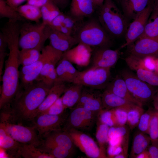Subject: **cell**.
<instances>
[{
	"mask_svg": "<svg viewBox=\"0 0 158 158\" xmlns=\"http://www.w3.org/2000/svg\"><path fill=\"white\" fill-rule=\"evenodd\" d=\"M155 0L138 14L130 23L125 34V42L119 48L120 49L133 44L143 34Z\"/></svg>",
	"mask_w": 158,
	"mask_h": 158,
	"instance_id": "obj_11",
	"label": "cell"
},
{
	"mask_svg": "<svg viewBox=\"0 0 158 158\" xmlns=\"http://www.w3.org/2000/svg\"><path fill=\"white\" fill-rule=\"evenodd\" d=\"M127 130L124 126L110 127L108 132V139L116 137H124Z\"/></svg>",
	"mask_w": 158,
	"mask_h": 158,
	"instance_id": "obj_45",
	"label": "cell"
},
{
	"mask_svg": "<svg viewBox=\"0 0 158 158\" xmlns=\"http://www.w3.org/2000/svg\"><path fill=\"white\" fill-rule=\"evenodd\" d=\"M126 154L123 152L120 154L115 156L114 158H125L127 157Z\"/></svg>",
	"mask_w": 158,
	"mask_h": 158,
	"instance_id": "obj_59",
	"label": "cell"
},
{
	"mask_svg": "<svg viewBox=\"0 0 158 158\" xmlns=\"http://www.w3.org/2000/svg\"><path fill=\"white\" fill-rule=\"evenodd\" d=\"M50 0H27V3L41 8Z\"/></svg>",
	"mask_w": 158,
	"mask_h": 158,
	"instance_id": "obj_51",
	"label": "cell"
},
{
	"mask_svg": "<svg viewBox=\"0 0 158 158\" xmlns=\"http://www.w3.org/2000/svg\"><path fill=\"white\" fill-rule=\"evenodd\" d=\"M152 112L150 111H148L144 113L141 116L138 126L140 131L148 134L149 125Z\"/></svg>",
	"mask_w": 158,
	"mask_h": 158,
	"instance_id": "obj_43",
	"label": "cell"
},
{
	"mask_svg": "<svg viewBox=\"0 0 158 158\" xmlns=\"http://www.w3.org/2000/svg\"><path fill=\"white\" fill-rule=\"evenodd\" d=\"M102 99L103 109L122 108L129 109L137 105L106 90L102 94Z\"/></svg>",
	"mask_w": 158,
	"mask_h": 158,
	"instance_id": "obj_24",
	"label": "cell"
},
{
	"mask_svg": "<svg viewBox=\"0 0 158 158\" xmlns=\"http://www.w3.org/2000/svg\"><path fill=\"white\" fill-rule=\"evenodd\" d=\"M56 71L57 75L56 82L72 83L79 72L71 61L63 57L57 64Z\"/></svg>",
	"mask_w": 158,
	"mask_h": 158,
	"instance_id": "obj_22",
	"label": "cell"
},
{
	"mask_svg": "<svg viewBox=\"0 0 158 158\" xmlns=\"http://www.w3.org/2000/svg\"><path fill=\"white\" fill-rule=\"evenodd\" d=\"M121 76L131 95L143 104L151 100L157 91L154 86L140 79L133 72L124 70Z\"/></svg>",
	"mask_w": 158,
	"mask_h": 158,
	"instance_id": "obj_7",
	"label": "cell"
},
{
	"mask_svg": "<svg viewBox=\"0 0 158 158\" xmlns=\"http://www.w3.org/2000/svg\"><path fill=\"white\" fill-rule=\"evenodd\" d=\"M27 0H5L9 6L14 9L21 5V4Z\"/></svg>",
	"mask_w": 158,
	"mask_h": 158,
	"instance_id": "obj_52",
	"label": "cell"
},
{
	"mask_svg": "<svg viewBox=\"0 0 158 158\" xmlns=\"http://www.w3.org/2000/svg\"><path fill=\"white\" fill-rule=\"evenodd\" d=\"M97 128L95 136L100 151L105 157L106 154L105 147L108 143V132L109 127L106 124L101 122L97 119L96 122Z\"/></svg>",
	"mask_w": 158,
	"mask_h": 158,
	"instance_id": "obj_33",
	"label": "cell"
},
{
	"mask_svg": "<svg viewBox=\"0 0 158 158\" xmlns=\"http://www.w3.org/2000/svg\"><path fill=\"white\" fill-rule=\"evenodd\" d=\"M153 104L155 109L158 110V89L155 93L153 99Z\"/></svg>",
	"mask_w": 158,
	"mask_h": 158,
	"instance_id": "obj_56",
	"label": "cell"
},
{
	"mask_svg": "<svg viewBox=\"0 0 158 158\" xmlns=\"http://www.w3.org/2000/svg\"><path fill=\"white\" fill-rule=\"evenodd\" d=\"M135 71L137 76L140 79L153 86L158 87V75L156 73L142 68Z\"/></svg>",
	"mask_w": 158,
	"mask_h": 158,
	"instance_id": "obj_39",
	"label": "cell"
},
{
	"mask_svg": "<svg viewBox=\"0 0 158 158\" xmlns=\"http://www.w3.org/2000/svg\"><path fill=\"white\" fill-rule=\"evenodd\" d=\"M112 109L116 118L118 126H124L127 123L128 112L129 109L122 108Z\"/></svg>",
	"mask_w": 158,
	"mask_h": 158,
	"instance_id": "obj_44",
	"label": "cell"
},
{
	"mask_svg": "<svg viewBox=\"0 0 158 158\" xmlns=\"http://www.w3.org/2000/svg\"><path fill=\"white\" fill-rule=\"evenodd\" d=\"M52 48V47L50 44L44 47L41 51L40 57L37 61L30 65L22 66L20 71V86H26L37 80Z\"/></svg>",
	"mask_w": 158,
	"mask_h": 158,
	"instance_id": "obj_13",
	"label": "cell"
},
{
	"mask_svg": "<svg viewBox=\"0 0 158 158\" xmlns=\"http://www.w3.org/2000/svg\"><path fill=\"white\" fill-rule=\"evenodd\" d=\"M92 0H71L69 15L78 21L90 16L94 11Z\"/></svg>",
	"mask_w": 158,
	"mask_h": 158,
	"instance_id": "obj_19",
	"label": "cell"
},
{
	"mask_svg": "<svg viewBox=\"0 0 158 158\" xmlns=\"http://www.w3.org/2000/svg\"><path fill=\"white\" fill-rule=\"evenodd\" d=\"M75 146L90 158H105L98 145L89 135L83 132L74 129L66 130Z\"/></svg>",
	"mask_w": 158,
	"mask_h": 158,
	"instance_id": "obj_12",
	"label": "cell"
},
{
	"mask_svg": "<svg viewBox=\"0 0 158 158\" xmlns=\"http://www.w3.org/2000/svg\"></svg>",
	"mask_w": 158,
	"mask_h": 158,
	"instance_id": "obj_61",
	"label": "cell"
},
{
	"mask_svg": "<svg viewBox=\"0 0 158 158\" xmlns=\"http://www.w3.org/2000/svg\"><path fill=\"white\" fill-rule=\"evenodd\" d=\"M0 17L18 21L25 19L15 9L8 5L5 0H0Z\"/></svg>",
	"mask_w": 158,
	"mask_h": 158,
	"instance_id": "obj_37",
	"label": "cell"
},
{
	"mask_svg": "<svg viewBox=\"0 0 158 158\" xmlns=\"http://www.w3.org/2000/svg\"><path fill=\"white\" fill-rule=\"evenodd\" d=\"M151 141L158 139V112H152L149 128L148 134Z\"/></svg>",
	"mask_w": 158,
	"mask_h": 158,
	"instance_id": "obj_41",
	"label": "cell"
},
{
	"mask_svg": "<svg viewBox=\"0 0 158 158\" xmlns=\"http://www.w3.org/2000/svg\"><path fill=\"white\" fill-rule=\"evenodd\" d=\"M102 94L97 90L83 86L80 99L74 107L99 113L103 109Z\"/></svg>",
	"mask_w": 158,
	"mask_h": 158,
	"instance_id": "obj_15",
	"label": "cell"
},
{
	"mask_svg": "<svg viewBox=\"0 0 158 158\" xmlns=\"http://www.w3.org/2000/svg\"><path fill=\"white\" fill-rule=\"evenodd\" d=\"M124 137H116L108 139L109 145L117 146L122 145L123 142Z\"/></svg>",
	"mask_w": 158,
	"mask_h": 158,
	"instance_id": "obj_49",
	"label": "cell"
},
{
	"mask_svg": "<svg viewBox=\"0 0 158 158\" xmlns=\"http://www.w3.org/2000/svg\"><path fill=\"white\" fill-rule=\"evenodd\" d=\"M0 122L8 134L18 142L32 145L36 147L41 145L42 140L32 126L16 124L3 117H1Z\"/></svg>",
	"mask_w": 158,
	"mask_h": 158,
	"instance_id": "obj_9",
	"label": "cell"
},
{
	"mask_svg": "<svg viewBox=\"0 0 158 158\" xmlns=\"http://www.w3.org/2000/svg\"><path fill=\"white\" fill-rule=\"evenodd\" d=\"M105 90L135 105L142 107L143 104L130 93L124 80L121 76L117 75L111 82L108 83Z\"/></svg>",
	"mask_w": 158,
	"mask_h": 158,
	"instance_id": "obj_21",
	"label": "cell"
},
{
	"mask_svg": "<svg viewBox=\"0 0 158 158\" xmlns=\"http://www.w3.org/2000/svg\"><path fill=\"white\" fill-rule=\"evenodd\" d=\"M97 119L109 127L118 126L115 116L112 109H103L98 114Z\"/></svg>",
	"mask_w": 158,
	"mask_h": 158,
	"instance_id": "obj_40",
	"label": "cell"
},
{
	"mask_svg": "<svg viewBox=\"0 0 158 158\" xmlns=\"http://www.w3.org/2000/svg\"><path fill=\"white\" fill-rule=\"evenodd\" d=\"M63 52L52 47L50 54L45 63L40 74L36 81H40L49 73L55 70L56 66L63 57Z\"/></svg>",
	"mask_w": 158,
	"mask_h": 158,
	"instance_id": "obj_29",
	"label": "cell"
},
{
	"mask_svg": "<svg viewBox=\"0 0 158 158\" xmlns=\"http://www.w3.org/2000/svg\"><path fill=\"white\" fill-rule=\"evenodd\" d=\"M59 9L65 8L68 5L69 0H51Z\"/></svg>",
	"mask_w": 158,
	"mask_h": 158,
	"instance_id": "obj_53",
	"label": "cell"
},
{
	"mask_svg": "<svg viewBox=\"0 0 158 158\" xmlns=\"http://www.w3.org/2000/svg\"><path fill=\"white\" fill-rule=\"evenodd\" d=\"M99 112L81 107H74L68 114L62 128L66 131L74 129L83 132L90 131L96 123Z\"/></svg>",
	"mask_w": 158,
	"mask_h": 158,
	"instance_id": "obj_6",
	"label": "cell"
},
{
	"mask_svg": "<svg viewBox=\"0 0 158 158\" xmlns=\"http://www.w3.org/2000/svg\"><path fill=\"white\" fill-rule=\"evenodd\" d=\"M19 157L24 158H54L50 154L43 152L35 146L22 144L18 151Z\"/></svg>",
	"mask_w": 158,
	"mask_h": 158,
	"instance_id": "obj_32",
	"label": "cell"
},
{
	"mask_svg": "<svg viewBox=\"0 0 158 158\" xmlns=\"http://www.w3.org/2000/svg\"><path fill=\"white\" fill-rule=\"evenodd\" d=\"M41 51V50L35 48L21 49L19 56L20 65L25 66L35 62L39 59Z\"/></svg>",
	"mask_w": 158,
	"mask_h": 158,
	"instance_id": "obj_35",
	"label": "cell"
},
{
	"mask_svg": "<svg viewBox=\"0 0 158 158\" xmlns=\"http://www.w3.org/2000/svg\"><path fill=\"white\" fill-rule=\"evenodd\" d=\"M144 113L142 107L135 105L128 112L127 123L130 129L138 126L142 115Z\"/></svg>",
	"mask_w": 158,
	"mask_h": 158,
	"instance_id": "obj_38",
	"label": "cell"
},
{
	"mask_svg": "<svg viewBox=\"0 0 158 158\" xmlns=\"http://www.w3.org/2000/svg\"><path fill=\"white\" fill-rule=\"evenodd\" d=\"M40 8L42 22L48 25L61 13L60 9L51 0Z\"/></svg>",
	"mask_w": 158,
	"mask_h": 158,
	"instance_id": "obj_36",
	"label": "cell"
},
{
	"mask_svg": "<svg viewBox=\"0 0 158 158\" xmlns=\"http://www.w3.org/2000/svg\"><path fill=\"white\" fill-rule=\"evenodd\" d=\"M105 0H92L94 4L96 6L100 7L104 3Z\"/></svg>",
	"mask_w": 158,
	"mask_h": 158,
	"instance_id": "obj_58",
	"label": "cell"
},
{
	"mask_svg": "<svg viewBox=\"0 0 158 158\" xmlns=\"http://www.w3.org/2000/svg\"><path fill=\"white\" fill-rule=\"evenodd\" d=\"M92 51L91 47L79 43L75 47L63 52V57L71 62H87L90 57Z\"/></svg>",
	"mask_w": 158,
	"mask_h": 158,
	"instance_id": "obj_26",
	"label": "cell"
},
{
	"mask_svg": "<svg viewBox=\"0 0 158 158\" xmlns=\"http://www.w3.org/2000/svg\"><path fill=\"white\" fill-rule=\"evenodd\" d=\"M51 28L48 39L49 44L54 49L63 53L78 44L74 36L63 34Z\"/></svg>",
	"mask_w": 158,
	"mask_h": 158,
	"instance_id": "obj_17",
	"label": "cell"
},
{
	"mask_svg": "<svg viewBox=\"0 0 158 158\" xmlns=\"http://www.w3.org/2000/svg\"><path fill=\"white\" fill-rule=\"evenodd\" d=\"M8 47V43L6 38L3 33L0 32V53L6 52Z\"/></svg>",
	"mask_w": 158,
	"mask_h": 158,
	"instance_id": "obj_50",
	"label": "cell"
},
{
	"mask_svg": "<svg viewBox=\"0 0 158 158\" xmlns=\"http://www.w3.org/2000/svg\"><path fill=\"white\" fill-rule=\"evenodd\" d=\"M117 146L109 145L107 150V157L113 158L115 155V152Z\"/></svg>",
	"mask_w": 158,
	"mask_h": 158,
	"instance_id": "obj_55",
	"label": "cell"
},
{
	"mask_svg": "<svg viewBox=\"0 0 158 158\" xmlns=\"http://www.w3.org/2000/svg\"><path fill=\"white\" fill-rule=\"evenodd\" d=\"M136 158H150L148 151L146 150L138 154Z\"/></svg>",
	"mask_w": 158,
	"mask_h": 158,
	"instance_id": "obj_57",
	"label": "cell"
},
{
	"mask_svg": "<svg viewBox=\"0 0 158 158\" xmlns=\"http://www.w3.org/2000/svg\"><path fill=\"white\" fill-rule=\"evenodd\" d=\"M66 15L61 12L56 16L49 25L53 28H55L63 25Z\"/></svg>",
	"mask_w": 158,
	"mask_h": 158,
	"instance_id": "obj_48",
	"label": "cell"
},
{
	"mask_svg": "<svg viewBox=\"0 0 158 158\" xmlns=\"http://www.w3.org/2000/svg\"><path fill=\"white\" fill-rule=\"evenodd\" d=\"M65 83L56 82L51 88L48 95L36 110L33 118L47 110L63 94L67 87Z\"/></svg>",
	"mask_w": 158,
	"mask_h": 158,
	"instance_id": "obj_23",
	"label": "cell"
},
{
	"mask_svg": "<svg viewBox=\"0 0 158 158\" xmlns=\"http://www.w3.org/2000/svg\"><path fill=\"white\" fill-rule=\"evenodd\" d=\"M151 140L149 136L141 131L135 136L130 152L131 157L135 158L139 154L147 150Z\"/></svg>",
	"mask_w": 158,
	"mask_h": 158,
	"instance_id": "obj_30",
	"label": "cell"
},
{
	"mask_svg": "<svg viewBox=\"0 0 158 158\" xmlns=\"http://www.w3.org/2000/svg\"><path fill=\"white\" fill-rule=\"evenodd\" d=\"M73 84L67 87L61 96L63 103L66 109L71 108L77 104L83 87L81 85Z\"/></svg>",
	"mask_w": 158,
	"mask_h": 158,
	"instance_id": "obj_27",
	"label": "cell"
},
{
	"mask_svg": "<svg viewBox=\"0 0 158 158\" xmlns=\"http://www.w3.org/2000/svg\"><path fill=\"white\" fill-rule=\"evenodd\" d=\"M68 115L65 112L57 115L40 114L33 119L30 126L36 130L42 140L51 132L61 129Z\"/></svg>",
	"mask_w": 158,
	"mask_h": 158,
	"instance_id": "obj_10",
	"label": "cell"
},
{
	"mask_svg": "<svg viewBox=\"0 0 158 158\" xmlns=\"http://www.w3.org/2000/svg\"><path fill=\"white\" fill-rule=\"evenodd\" d=\"M51 28L43 22L35 23L25 22L20 25L19 47L21 49L35 48L42 51L45 41L49 39Z\"/></svg>",
	"mask_w": 158,
	"mask_h": 158,
	"instance_id": "obj_5",
	"label": "cell"
},
{
	"mask_svg": "<svg viewBox=\"0 0 158 158\" xmlns=\"http://www.w3.org/2000/svg\"><path fill=\"white\" fill-rule=\"evenodd\" d=\"M37 147L41 151L51 155L54 158H71L74 152L55 145L41 144Z\"/></svg>",
	"mask_w": 158,
	"mask_h": 158,
	"instance_id": "obj_34",
	"label": "cell"
},
{
	"mask_svg": "<svg viewBox=\"0 0 158 158\" xmlns=\"http://www.w3.org/2000/svg\"></svg>",
	"mask_w": 158,
	"mask_h": 158,
	"instance_id": "obj_60",
	"label": "cell"
},
{
	"mask_svg": "<svg viewBox=\"0 0 158 158\" xmlns=\"http://www.w3.org/2000/svg\"><path fill=\"white\" fill-rule=\"evenodd\" d=\"M129 55L144 59L158 58V39L148 37L139 38L128 46Z\"/></svg>",
	"mask_w": 158,
	"mask_h": 158,
	"instance_id": "obj_14",
	"label": "cell"
},
{
	"mask_svg": "<svg viewBox=\"0 0 158 158\" xmlns=\"http://www.w3.org/2000/svg\"><path fill=\"white\" fill-rule=\"evenodd\" d=\"M110 69L92 66L87 70L79 71L73 83L97 90L105 88L110 77Z\"/></svg>",
	"mask_w": 158,
	"mask_h": 158,
	"instance_id": "obj_8",
	"label": "cell"
},
{
	"mask_svg": "<svg viewBox=\"0 0 158 158\" xmlns=\"http://www.w3.org/2000/svg\"><path fill=\"white\" fill-rule=\"evenodd\" d=\"M20 25L14 21L7 22L1 30L8 43L9 52L5 62L0 88V109L10 104L17 93L19 88L20 65L19 61L18 40Z\"/></svg>",
	"mask_w": 158,
	"mask_h": 158,
	"instance_id": "obj_1",
	"label": "cell"
},
{
	"mask_svg": "<svg viewBox=\"0 0 158 158\" xmlns=\"http://www.w3.org/2000/svg\"><path fill=\"white\" fill-rule=\"evenodd\" d=\"M15 10L25 19L35 22L39 23L42 18L40 8L27 3L21 5Z\"/></svg>",
	"mask_w": 158,
	"mask_h": 158,
	"instance_id": "obj_31",
	"label": "cell"
},
{
	"mask_svg": "<svg viewBox=\"0 0 158 158\" xmlns=\"http://www.w3.org/2000/svg\"><path fill=\"white\" fill-rule=\"evenodd\" d=\"M66 109L63 103L61 97L48 109L41 114H47L55 115H60L65 112Z\"/></svg>",
	"mask_w": 158,
	"mask_h": 158,
	"instance_id": "obj_42",
	"label": "cell"
},
{
	"mask_svg": "<svg viewBox=\"0 0 158 158\" xmlns=\"http://www.w3.org/2000/svg\"><path fill=\"white\" fill-rule=\"evenodd\" d=\"M74 36L78 43L97 48L109 47L112 44L111 37L98 20H90L81 24Z\"/></svg>",
	"mask_w": 158,
	"mask_h": 158,
	"instance_id": "obj_4",
	"label": "cell"
},
{
	"mask_svg": "<svg viewBox=\"0 0 158 158\" xmlns=\"http://www.w3.org/2000/svg\"><path fill=\"white\" fill-rule=\"evenodd\" d=\"M99 8L98 20L110 36L125 35L130 23L112 0H105Z\"/></svg>",
	"mask_w": 158,
	"mask_h": 158,
	"instance_id": "obj_3",
	"label": "cell"
},
{
	"mask_svg": "<svg viewBox=\"0 0 158 158\" xmlns=\"http://www.w3.org/2000/svg\"><path fill=\"white\" fill-rule=\"evenodd\" d=\"M145 37L158 39V0H155L153 9L148 20L144 32L140 38Z\"/></svg>",
	"mask_w": 158,
	"mask_h": 158,
	"instance_id": "obj_28",
	"label": "cell"
},
{
	"mask_svg": "<svg viewBox=\"0 0 158 158\" xmlns=\"http://www.w3.org/2000/svg\"><path fill=\"white\" fill-rule=\"evenodd\" d=\"M21 143L15 140L6 131L3 124H0V146L10 157H18Z\"/></svg>",
	"mask_w": 158,
	"mask_h": 158,
	"instance_id": "obj_25",
	"label": "cell"
},
{
	"mask_svg": "<svg viewBox=\"0 0 158 158\" xmlns=\"http://www.w3.org/2000/svg\"><path fill=\"white\" fill-rule=\"evenodd\" d=\"M120 49L113 50L109 47L97 48L93 54L92 66L110 69L118 59Z\"/></svg>",
	"mask_w": 158,
	"mask_h": 158,
	"instance_id": "obj_16",
	"label": "cell"
},
{
	"mask_svg": "<svg viewBox=\"0 0 158 158\" xmlns=\"http://www.w3.org/2000/svg\"><path fill=\"white\" fill-rule=\"evenodd\" d=\"M41 144L55 145L74 152L75 146L68 133L62 128L46 135L42 139Z\"/></svg>",
	"mask_w": 158,
	"mask_h": 158,
	"instance_id": "obj_18",
	"label": "cell"
},
{
	"mask_svg": "<svg viewBox=\"0 0 158 158\" xmlns=\"http://www.w3.org/2000/svg\"><path fill=\"white\" fill-rule=\"evenodd\" d=\"M51 88L41 81H35L24 87L19 86L14 99L1 111L12 122L20 124L31 122Z\"/></svg>",
	"mask_w": 158,
	"mask_h": 158,
	"instance_id": "obj_2",
	"label": "cell"
},
{
	"mask_svg": "<svg viewBox=\"0 0 158 158\" xmlns=\"http://www.w3.org/2000/svg\"><path fill=\"white\" fill-rule=\"evenodd\" d=\"M78 22L69 15H66L63 25L71 30L73 33H75L80 25H78Z\"/></svg>",
	"mask_w": 158,
	"mask_h": 158,
	"instance_id": "obj_46",
	"label": "cell"
},
{
	"mask_svg": "<svg viewBox=\"0 0 158 158\" xmlns=\"http://www.w3.org/2000/svg\"><path fill=\"white\" fill-rule=\"evenodd\" d=\"M53 29L62 33L68 35H72L73 33L72 32L71 30L63 25L59 27Z\"/></svg>",
	"mask_w": 158,
	"mask_h": 158,
	"instance_id": "obj_54",
	"label": "cell"
},
{
	"mask_svg": "<svg viewBox=\"0 0 158 158\" xmlns=\"http://www.w3.org/2000/svg\"><path fill=\"white\" fill-rule=\"evenodd\" d=\"M154 0H119L122 12L130 23Z\"/></svg>",
	"mask_w": 158,
	"mask_h": 158,
	"instance_id": "obj_20",
	"label": "cell"
},
{
	"mask_svg": "<svg viewBox=\"0 0 158 158\" xmlns=\"http://www.w3.org/2000/svg\"><path fill=\"white\" fill-rule=\"evenodd\" d=\"M152 142L147 150L150 158H158V139Z\"/></svg>",
	"mask_w": 158,
	"mask_h": 158,
	"instance_id": "obj_47",
	"label": "cell"
}]
</instances>
